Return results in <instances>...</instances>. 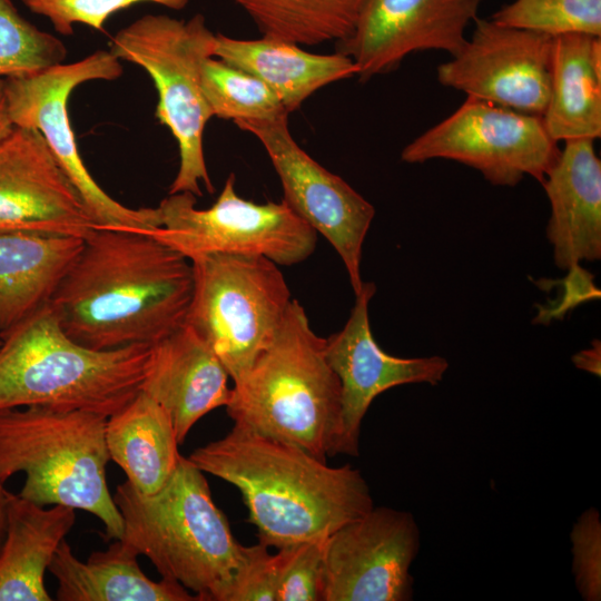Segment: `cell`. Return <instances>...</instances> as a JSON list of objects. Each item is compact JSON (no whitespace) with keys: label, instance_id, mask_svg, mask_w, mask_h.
Masks as SVG:
<instances>
[{"label":"cell","instance_id":"cell-29","mask_svg":"<svg viewBox=\"0 0 601 601\" xmlns=\"http://www.w3.org/2000/svg\"><path fill=\"white\" fill-rule=\"evenodd\" d=\"M492 21L558 37H601V0H514L495 11Z\"/></svg>","mask_w":601,"mask_h":601},{"label":"cell","instance_id":"cell-9","mask_svg":"<svg viewBox=\"0 0 601 601\" xmlns=\"http://www.w3.org/2000/svg\"><path fill=\"white\" fill-rule=\"evenodd\" d=\"M157 208L161 226L148 235L189 260L224 253L259 255L292 266L307 259L317 243V233L283 200L257 204L240 197L234 174L209 208H197L190 193L169 194Z\"/></svg>","mask_w":601,"mask_h":601},{"label":"cell","instance_id":"cell-30","mask_svg":"<svg viewBox=\"0 0 601 601\" xmlns=\"http://www.w3.org/2000/svg\"><path fill=\"white\" fill-rule=\"evenodd\" d=\"M327 536L315 538L277 549V601H321V583Z\"/></svg>","mask_w":601,"mask_h":601},{"label":"cell","instance_id":"cell-34","mask_svg":"<svg viewBox=\"0 0 601 601\" xmlns=\"http://www.w3.org/2000/svg\"><path fill=\"white\" fill-rule=\"evenodd\" d=\"M573 364L585 372L600 376L601 374V343L594 339L590 348L577 353L572 357Z\"/></svg>","mask_w":601,"mask_h":601},{"label":"cell","instance_id":"cell-1","mask_svg":"<svg viewBox=\"0 0 601 601\" xmlns=\"http://www.w3.org/2000/svg\"><path fill=\"white\" fill-rule=\"evenodd\" d=\"M191 262L145 233L98 228L83 239L49 305L76 343L96 351L154 345L185 325Z\"/></svg>","mask_w":601,"mask_h":601},{"label":"cell","instance_id":"cell-3","mask_svg":"<svg viewBox=\"0 0 601 601\" xmlns=\"http://www.w3.org/2000/svg\"><path fill=\"white\" fill-rule=\"evenodd\" d=\"M235 424L295 445L321 461L337 455L341 383L325 338L292 299L273 341L231 387L225 406Z\"/></svg>","mask_w":601,"mask_h":601},{"label":"cell","instance_id":"cell-13","mask_svg":"<svg viewBox=\"0 0 601 601\" xmlns=\"http://www.w3.org/2000/svg\"><path fill=\"white\" fill-rule=\"evenodd\" d=\"M421 532L412 513L373 506L325 543L321 601H410Z\"/></svg>","mask_w":601,"mask_h":601},{"label":"cell","instance_id":"cell-35","mask_svg":"<svg viewBox=\"0 0 601 601\" xmlns=\"http://www.w3.org/2000/svg\"><path fill=\"white\" fill-rule=\"evenodd\" d=\"M14 128L16 126L9 114L4 79H0V144L12 134Z\"/></svg>","mask_w":601,"mask_h":601},{"label":"cell","instance_id":"cell-11","mask_svg":"<svg viewBox=\"0 0 601 601\" xmlns=\"http://www.w3.org/2000/svg\"><path fill=\"white\" fill-rule=\"evenodd\" d=\"M560 154L542 117L475 97L406 145L401 159H447L480 171L495 186H516L524 176L542 183Z\"/></svg>","mask_w":601,"mask_h":601},{"label":"cell","instance_id":"cell-32","mask_svg":"<svg viewBox=\"0 0 601 601\" xmlns=\"http://www.w3.org/2000/svg\"><path fill=\"white\" fill-rule=\"evenodd\" d=\"M573 572L584 600L601 599V523L594 508L584 511L572 533Z\"/></svg>","mask_w":601,"mask_h":601},{"label":"cell","instance_id":"cell-37","mask_svg":"<svg viewBox=\"0 0 601 601\" xmlns=\"http://www.w3.org/2000/svg\"><path fill=\"white\" fill-rule=\"evenodd\" d=\"M0 344H1V336H0Z\"/></svg>","mask_w":601,"mask_h":601},{"label":"cell","instance_id":"cell-23","mask_svg":"<svg viewBox=\"0 0 601 601\" xmlns=\"http://www.w3.org/2000/svg\"><path fill=\"white\" fill-rule=\"evenodd\" d=\"M138 553L118 539L105 551L79 560L63 540L48 571L58 582L59 601H195L180 583L162 578L152 581L140 569Z\"/></svg>","mask_w":601,"mask_h":601},{"label":"cell","instance_id":"cell-21","mask_svg":"<svg viewBox=\"0 0 601 601\" xmlns=\"http://www.w3.org/2000/svg\"><path fill=\"white\" fill-rule=\"evenodd\" d=\"M214 57L265 82L290 114L318 89L358 75L349 57L313 53L299 45L263 37L236 39L216 33Z\"/></svg>","mask_w":601,"mask_h":601},{"label":"cell","instance_id":"cell-27","mask_svg":"<svg viewBox=\"0 0 601 601\" xmlns=\"http://www.w3.org/2000/svg\"><path fill=\"white\" fill-rule=\"evenodd\" d=\"M201 88L213 117L234 122L289 115L265 82L215 57L203 65Z\"/></svg>","mask_w":601,"mask_h":601},{"label":"cell","instance_id":"cell-33","mask_svg":"<svg viewBox=\"0 0 601 601\" xmlns=\"http://www.w3.org/2000/svg\"><path fill=\"white\" fill-rule=\"evenodd\" d=\"M278 556L262 542L244 548L226 601H277Z\"/></svg>","mask_w":601,"mask_h":601},{"label":"cell","instance_id":"cell-12","mask_svg":"<svg viewBox=\"0 0 601 601\" xmlns=\"http://www.w3.org/2000/svg\"><path fill=\"white\" fill-rule=\"evenodd\" d=\"M234 124L260 141L280 180L282 200L328 240L345 266L354 294H358L364 284L363 244L375 216L374 206L299 147L288 129V115Z\"/></svg>","mask_w":601,"mask_h":601},{"label":"cell","instance_id":"cell-15","mask_svg":"<svg viewBox=\"0 0 601 601\" xmlns=\"http://www.w3.org/2000/svg\"><path fill=\"white\" fill-rule=\"evenodd\" d=\"M375 292L374 283L364 282L344 327L325 338L327 362L341 383L337 454L358 455L362 421L377 395L404 384L437 385L449 368L439 355L406 358L381 348L368 317Z\"/></svg>","mask_w":601,"mask_h":601},{"label":"cell","instance_id":"cell-6","mask_svg":"<svg viewBox=\"0 0 601 601\" xmlns=\"http://www.w3.org/2000/svg\"><path fill=\"white\" fill-rule=\"evenodd\" d=\"M106 416L82 410H0V481L23 472L20 496L41 506L87 511L108 539H121L122 516L109 492Z\"/></svg>","mask_w":601,"mask_h":601},{"label":"cell","instance_id":"cell-22","mask_svg":"<svg viewBox=\"0 0 601 601\" xmlns=\"http://www.w3.org/2000/svg\"><path fill=\"white\" fill-rule=\"evenodd\" d=\"M76 522L75 509L41 506L9 492L0 552V601H51L45 572Z\"/></svg>","mask_w":601,"mask_h":601},{"label":"cell","instance_id":"cell-25","mask_svg":"<svg viewBox=\"0 0 601 601\" xmlns=\"http://www.w3.org/2000/svg\"><path fill=\"white\" fill-rule=\"evenodd\" d=\"M106 444L110 460L146 495L167 483L181 459L169 414L142 391L107 418Z\"/></svg>","mask_w":601,"mask_h":601},{"label":"cell","instance_id":"cell-24","mask_svg":"<svg viewBox=\"0 0 601 601\" xmlns=\"http://www.w3.org/2000/svg\"><path fill=\"white\" fill-rule=\"evenodd\" d=\"M542 120L556 142L601 137V37H554L550 97Z\"/></svg>","mask_w":601,"mask_h":601},{"label":"cell","instance_id":"cell-20","mask_svg":"<svg viewBox=\"0 0 601 601\" xmlns=\"http://www.w3.org/2000/svg\"><path fill=\"white\" fill-rule=\"evenodd\" d=\"M82 245L75 236L0 233V336L49 304Z\"/></svg>","mask_w":601,"mask_h":601},{"label":"cell","instance_id":"cell-28","mask_svg":"<svg viewBox=\"0 0 601 601\" xmlns=\"http://www.w3.org/2000/svg\"><path fill=\"white\" fill-rule=\"evenodd\" d=\"M66 57L57 37L24 19L10 0H0V79L37 75Z\"/></svg>","mask_w":601,"mask_h":601},{"label":"cell","instance_id":"cell-7","mask_svg":"<svg viewBox=\"0 0 601 601\" xmlns=\"http://www.w3.org/2000/svg\"><path fill=\"white\" fill-rule=\"evenodd\" d=\"M216 33L201 13L188 20L146 14L120 29L109 42L118 60L141 67L158 93L155 116L176 139L179 168L169 194L215 193L204 154V131L213 117L201 88V68L214 57Z\"/></svg>","mask_w":601,"mask_h":601},{"label":"cell","instance_id":"cell-2","mask_svg":"<svg viewBox=\"0 0 601 601\" xmlns=\"http://www.w3.org/2000/svg\"><path fill=\"white\" fill-rule=\"evenodd\" d=\"M188 459L239 490L248 522L268 548L327 536L374 506L359 470L328 466L300 447L238 424Z\"/></svg>","mask_w":601,"mask_h":601},{"label":"cell","instance_id":"cell-16","mask_svg":"<svg viewBox=\"0 0 601 601\" xmlns=\"http://www.w3.org/2000/svg\"><path fill=\"white\" fill-rule=\"evenodd\" d=\"M484 0H366L352 36L336 51L356 63L361 81L395 69L416 51L454 56Z\"/></svg>","mask_w":601,"mask_h":601},{"label":"cell","instance_id":"cell-26","mask_svg":"<svg viewBox=\"0 0 601 601\" xmlns=\"http://www.w3.org/2000/svg\"><path fill=\"white\" fill-rule=\"evenodd\" d=\"M263 37L299 46L342 42L354 32L366 0H231Z\"/></svg>","mask_w":601,"mask_h":601},{"label":"cell","instance_id":"cell-18","mask_svg":"<svg viewBox=\"0 0 601 601\" xmlns=\"http://www.w3.org/2000/svg\"><path fill=\"white\" fill-rule=\"evenodd\" d=\"M551 215L546 236L558 268L601 258V161L592 139L564 141L541 183Z\"/></svg>","mask_w":601,"mask_h":601},{"label":"cell","instance_id":"cell-14","mask_svg":"<svg viewBox=\"0 0 601 601\" xmlns=\"http://www.w3.org/2000/svg\"><path fill=\"white\" fill-rule=\"evenodd\" d=\"M470 39L436 68L437 81L466 96L543 116L554 37L475 18Z\"/></svg>","mask_w":601,"mask_h":601},{"label":"cell","instance_id":"cell-31","mask_svg":"<svg viewBox=\"0 0 601 601\" xmlns=\"http://www.w3.org/2000/svg\"><path fill=\"white\" fill-rule=\"evenodd\" d=\"M190 0H22L33 13L46 17L61 35L73 33L75 24L104 31L116 12L141 2H152L171 10L184 9Z\"/></svg>","mask_w":601,"mask_h":601},{"label":"cell","instance_id":"cell-17","mask_svg":"<svg viewBox=\"0 0 601 601\" xmlns=\"http://www.w3.org/2000/svg\"><path fill=\"white\" fill-rule=\"evenodd\" d=\"M99 227L43 136L16 127L0 144V233L87 238Z\"/></svg>","mask_w":601,"mask_h":601},{"label":"cell","instance_id":"cell-5","mask_svg":"<svg viewBox=\"0 0 601 601\" xmlns=\"http://www.w3.org/2000/svg\"><path fill=\"white\" fill-rule=\"evenodd\" d=\"M151 347H85L65 333L47 304L1 335L0 410L43 406L109 417L140 392Z\"/></svg>","mask_w":601,"mask_h":601},{"label":"cell","instance_id":"cell-4","mask_svg":"<svg viewBox=\"0 0 601 601\" xmlns=\"http://www.w3.org/2000/svg\"><path fill=\"white\" fill-rule=\"evenodd\" d=\"M112 497L124 521L120 540L147 556L161 578L180 583L198 601L227 600L245 546L188 457L181 456L156 493L141 494L126 481Z\"/></svg>","mask_w":601,"mask_h":601},{"label":"cell","instance_id":"cell-8","mask_svg":"<svg viewBox=\"0 0 601 601\" xmlns=\"http://www.w3.org/2000/svg\"><path fill=\"white\" fill-rule=\"evenodd\" d=\"M194 288L185 325L213 349L233 383L273 341L292 302L279 266L259 255L190 259Z\"/></svg>","mask_w":601,"mask_h":601},{"label":"cell","instance_id":"cell-36","mask_svg":"<svg viewBox=\"0 0 601 601\" xmlns=\"http://www.w3.org/2000/svg\"><path fill=\"white\" fill-rule=\"evenodd\" d=\"M9 491L6 490L4 483L0 481V552L7 533V506Z\"/></svg>","mask_w":601,"mask_h":601},{"label":"cell","instance_id":"cell-19","mask_svg":"<svg viewBox=\"0 0 601 601\" xmlns=\"http://www.w3.org/2000/svg\"><path fill=\"white\" fill-rule=\"evenodd\" d=\"M229 375L207 343L189 326L156 343L140 391L169 414L178 443L210 411L226 406Z\"/></svg>","mask_w":601,"mask_h":601},{"label":"cell","instance_id":"cell-10","mask_svg":"<svg viewBox=\"0 0 601 601\" xmlns=\"http://www.w3.org/2000/svg\"><path fill=\"white\" fill-rule=\"evenodd\" d=\"M122 75L109 50H97L71 63H60L23 78L4 79L10 117L16 127L37 129L75 186L99 228L145 233L161 226L158 208H129L111 198L81 159L70 124L68 101L73 89L91 80Z\"/></svg>","mask_w":601,"mask_h":601}]
</instances>
